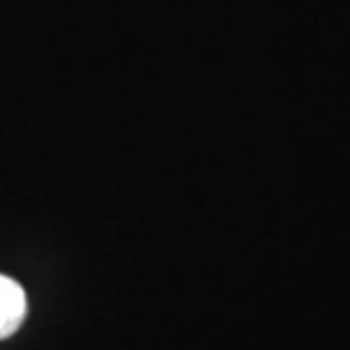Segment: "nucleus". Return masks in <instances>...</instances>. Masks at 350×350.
Listing matches in <instances>:
<instances>
[{
    "mask_svg": "<svg viewBox=\"0 0 350 350\" xmlns=\"http://www.w3.org/2000/svg\"><path fill=\"white\" fill-rule=\"evenodd\" d=\"M25 293L18 282L0 275V339L12 337L25 319Z\"/></svg>",
    "mask_w": 350,
    "mask_h": 350,
    "instance_id": "nucleus-1",
    "label": "nucleus"
}]
</instances>
